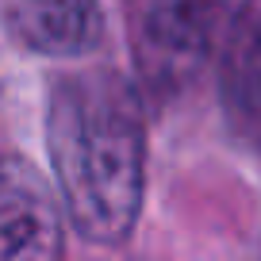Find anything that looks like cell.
Returning a JSON list of instances; mask_svg holds the SVG:
<instances>
[{
	"label": "cell",
	"instance_id": "6da1fadb",
	"mask_svg": "<svg viewBox=\"0 0 261 261\" xmlns=\"http://www.w3.org/2000/svg\"><path fill=\"white\" fill-rule=\"evenodd\" d=\"M46 150L65 219L92 246H119L146 196V123L115 69L62 73L46 96Z\"/></svg>",
	"mask_w": 261,
	"mask_h": 261
},
{
	"label": "cell",
	"instance_id": "7a4b0ae2",
	"mask_svg": "<svg viewBox=\"0 0 261 261\" xmlns=\"http://www.w3.org/2000/svg\"><path fill=\"white\" fill-rule=\"evenodd\" d=\"M65 212L27 158H0V261H62Z\"/></svg>",
	"mask_w": 261,
	"mask_h": 261
},
{
	"label": "cell",
	"instance_id": "3957f363",
	"mask_svg": "<svg viewBox=\"0 0 261 261\" xmlns=\"http://www.w3.org/2000/svg\"><path fill=\"white\" fill-rule=\"evenodd\" d=\"M8 23L27 50L46 58L92 54L104 39L100 0H8Z\"/></svg>",
	"mask_w": 261,
	"mask_h": 261
},
{
	"label": "cell",
	"instance_id": "277c9868",
	"mask_svg": "<svg viewBox=\"0 0 261 261\" xmlns=\"http://www.w3.org/2000/svg\"><path fill=\"white\" fill-rule=\"evenodd\" d=\"M223 100L246 123L261 127V0L246 4L223 46Z\"/></svg>",
	"mask_w": 261,
	"mask_h": 261
},
{
	"label": "cell",
	"instance_id": "5b68a950",
	"mask_svg": "<svg viewBox=\"0 0 261 261\" xmlns=\"http://www.w3.org/2000/svg\"><path fill=\"white\" fill-rule=\"evenodd\" d=\"M207 12L196 0H146L139 35L162 62L196 58L207 46Z\"/></svg>",
	"mask_w": 261,
	"mask_h": 261
}]
</instances>
